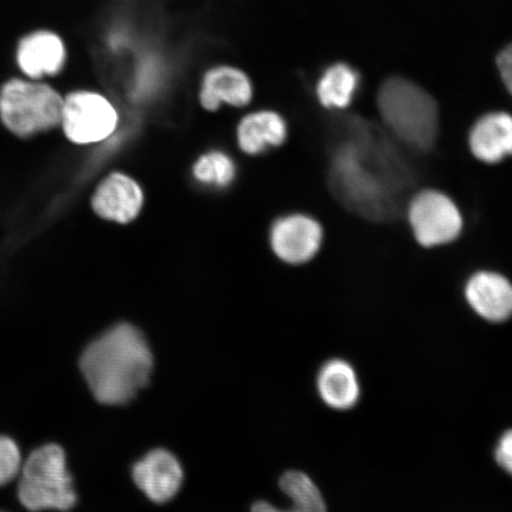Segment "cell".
<instances>
[{
    "mask_svg": "<svg viewBox=\"0 0 512 512\" xmlns=\"http://www.w3.org/2000/svg\"><path fill=\"white\" fill-rule=\"evenodd\" d=\"M287 136L288 126L283 115L268 110L247 114L236 131L241 151L249 156H258L283 145Z\"/></svg>",
    "mask_w": 512,
    "mask_h": 512,
    "instance_id": "cell-14",
    "label": "cell"
},
{
    "mask_svg": "<svg viewBox=\"0 0 512 512\" xmlns=\"http://www.w3.org/2000/svg\"><path fill=\"white\" fill-rule=\"evenodd\" d=\"M361 75L345 63L332 64L324 70L316 85L319 105L331 112L348 110L360 93Z\"/></svg>",
    "mask_w": 512,
    "mask_h": 512,
    "instance_id": "cell-16",
    "label": "cell"
},
{
    "mask_svg": "<svg viewBox=\"0 0 512 512\" xmlns=\"http://www.w3.org/2000/svg\"><path fill=\"white\" fill-rule=\"evenodd\" d=\"M238 169L226 152L213 150L203 153L192 166V176L206 187L224 189L235 181Z\"/></svg>",
    "mask_w": 512,
    "mask_h": 512,
    "instance_id": "cell-17",
    "label": "cell"
},
{
    "mask_svg": "<svg viewBox=\"0 0 512 512\" xmlns=\"http://www.w3.org/2000/svg\"><path fill=\"white\" fill-rule=\"evenodd\" d=\"M132 476L150 501L164 504L178 494L184 472L174 454L164 448H156L134 464Z\"/></svg>",
    "mask_w": 512,
    "mask_h": 512,
    "instance_id": "cell-11",
    "label": "cell"
},
{
    "mask_svg": "<svg viewBox=\"0 0 512 512\" xmlns=\"http://www.w3.org/2000/svg\"><path fill=\"white\" fill-rule=\"evenodd\" d=\"M291 502L292 507L287 510L274 507V505L268 502H258L253 505L251 512H316L310 508H307L306 505L303 507V503H298L297 501Z\"/></svg>",
    "mask_w": 512,
    "mask_h": 512,
    "instance_id": "cell-21",
    "label": "cell"
},
{
    "mask_svg": "<svg viewBox=\"0 0 512 512\" xmlns=\"http://www.w3.org/2000/svg\"><path fill=\"white\" fill-rule=\"evenodd\" d=\"M22 465L21 448L14 439L0 434V486L14 482L21 472Z\"/></svg>",
    "mask_w": 512,
    "mask_h": 512,
    "instance_id": "cell-18",
    "label": "cell"
},
{
    "mask_svg": "<svg viewBox=\"0 0 512 512\" xmlns=\"http://www.w3.org/2000/svg\"><path fill=\"white\" fill-rule=\"evenodd\" d=\"M325 240L323 223L306 213H292L275 220L270 243L275 256L286 265L311 264L322 251Z\"/></svg>",
    "mask_w": 512,
    "mask_h": 512,
    "instance_id": "cell-7",
    "label": "cell"
},
{
    "mask_svg": "<svg viewBox=\"0 0 512 512\" xmlns=\"http://www.w3.org/2000/svg\"><path fill=\"white\" fill-rule=\"evenodd\" d=\"M467 146L473 158L488 165L512 157V113L491 111L480 115L467 134Z\"/></svg>",
    "mask_w": 512,
    "mask_h": 512,
    "instance_id": "cell-12",
    "label": "cell"
},
{
    "mask_svg": "<svg viewBox=\"0 0 512 512\" xmlns=\"http://www.w3.org/2000/svg\"><path fill=\"white\" fill-rule=\"evenodd\" d=\"M463 296L480 319L501 324L512 318V281L499 272L480 270L466 279Z\"/></svg>",
    "mask_w": 512,
    "mask_h": 512,
    "instance_id": "cell-9",
    "label": "cell"
},
{
    "mask_svg": "<svg viewBox=\"0 0 512 512\" xmlns=\"http://www.w3.org/2000/svg\"><path fill=\"white\" fill-rule=\"evenodd\" d=\"M253 83L238 67L216 66L203 75L200 102L207 111L214 112L223 105L245 107L252 101Z\"/></svg>",
    "mask_w": 512,
    "mask_h": 512,
    "instance_id": "cell-13",
    "label": "cell"
},
{
    "mask_svg": "<svg viewBox=\"0 0 512 512\" xmlns=\"http://www.w3.org/2000/svg\"><path fill=\"white\" fill-rule=\"evenodd\" d=\"M317 388L326 405L337 411H347L360 400L361 387L356 371L343 360L324 364L319 370Z\"/></svg>",
    "mask_w": 512,
    "mask_h": 512,
    "instance_id": "cell-15",
    "label": "cell"
},
{
    "mask_svg": "<svg viewBox=\"0 0 512 512\" xmlns=\"http://www.w3.org/2000/svg\"><path fill=\"white\" fill-rule=\"evenodd\" d=\"M68 47L55 30L37 28L19 37L15 63L19 74L31 80L48 81L61 75L67 67Z\"/></svg>",
    "mask_w": 512,
    "mask_h": 512,
    "instance_id": "cell-8",
    "label": "cell"
},
{
    "mask_svg": "<svg viewBox=\"0 0 512 512\" xmlns=\"http://www.w3.org/2000/svg\"><path fill=\"white\" fill-rule=\"evenodd\" d=\"M18 477V501L30 512H66L78 502L67 454L60 445L44 444L31 451Z\"/></svg>",
    "mask_w": 512,
    "mask_h": 512,
    "instance_id": "cell-3",
    "label": "cell"
},
{
    "mask_svg": "<svg viewBox=\"0 0 512 512\" xmlns=\"http://www.w3.org/2000/svg\"><path fill=\"white\" fill-rule=\"evenodd\" d=\"M0 512H5V511H0Z\"/></svg>",
    "mask_w": 512,
    "mask_h": 512,
    "instance_id": "cell-22",
    "label": "cell"
},
{
    "mask_svg": "<svg viewBox=\"0 0 512 512\" xmlns=\"http://www.w3.org/2000/svg\"><path fill=\"white\" fill-rule=\"evenodd\" d=\"M495 457L498 465L512 476V430L504 433L499 439Z\"/></svg>",
    "mask_w": 512,
    "mask_h": 512,
    "instance_id": "cell-19",
    "label": "cell"
},
{
    "mask_svg": "<svg viewBox=\"0 0 512 512\" xmlns=\"http://www.w3.org/2000/svg\"><path fill=\"white\" fill-rule=\"evenodd\" d=\"M63 95L48 81L16 76L0 85V123L15 137L30 139L60 127Z\"/></svg>",
    "mask_w": 512,
    "mask_h": 512,
    "instance_id": "cell-4",
    "label": "cell"
},
{
    "mask_svg": "<svg viewBox=\"0 0 512 512\" xmlns=\"http://www.w3.org/2000/svg\"><path fill=\"white\" fill-rule=\"evenodd\" d=\"M119 121L117 107L102 93L78 89L63 96L60 127L70 143H105L117 133Z\"/></svg>",
    "mask_w": 512,
    "mask_h": 512,
    "instance_id": "cell-6",
    "label": "cell"
},
{
    "mask_svg": "<svg viewBox=\"0 0 512 512\" xmlns=\"http://www.w3.org/2000/svg\"><path fill=\"white\" fill-rule=\"evenodd\" d=\"M140 184L124 172H112L95 188L92 209L101 219L126 224L136 220L144 207Z\"/></svg>",
    "mask_w": 512,
    "mask_h": 512,
    "instance_id": "cell-10",
    "label": "cell"
},
{
    "mask_svg": "<svg viewBox=\"0 0 512 512\" xmlns=\"http://www.w3.org/2000/svg\"><path fill=\"white\" fill-rule=\"evenodd\" d=\"M496 64L503 86L512 98V44L498 54Z\"/></svg>",
    "mask_w": 512,
    "mask_h": 512,
    "instance_id": "cell-20",
    "label": "cell"
},
{
    "mask_svg": "<svg viewBox=\"0 0 512 512\" xmlns=\"http://www.w3.org/2000/svg\"><path fill=\"white\" fill-rule=\"evenodd\" d=\"M375 108L381 124L399 143L416 152L434 150L440 131V108L427 89L402 76L382 82Z\"/></svg>",
    "mask_w": 512,
    "mask_h": 512,
    "instance_id": "cell-2",
    "label": "cell"
},
{
    "mask_svg": "<svg viewBox=\"0 0 512 512\" xmlns=\"http://www.w3.org/2000/svg\"><path fill=\"white\" fill-rule=\"evenodd\" d=\"M153 368L149 343L136 326L121 323L96 338L80 357V370L96 401L118 406L136 398Z\"/></svg>",
    "mask_w": 512,
    "mask_h": 512,
    "instance_id": "cell-1",
    "label": "cell"
},
{
    "mask_svg": "<svg viewBox=\"0 0 512 512\" xmlns=\"http://www.w3.org/2000/svg\"><path fill=\"white\" fill-rule=\"evenodd\" d=\"M406 221L413 238L424 248L451 245L464 229V217L457 203L444 191L422 188L406 208Z\"/></svg>",
    "mask_w": 512,
    "mask_h": 512,
    "instance_id": "cell-5",
    "label": "cell"
}]
</instances>
